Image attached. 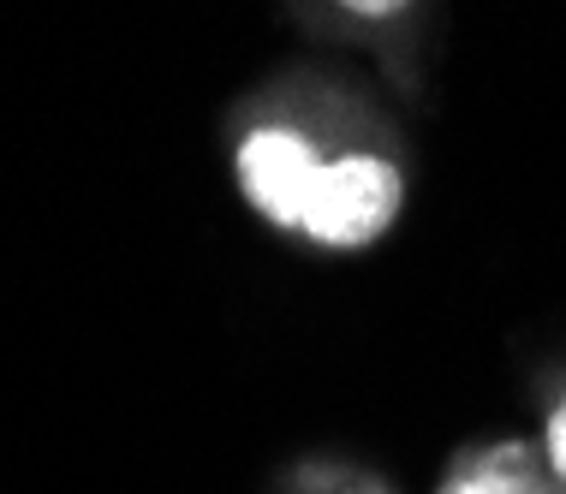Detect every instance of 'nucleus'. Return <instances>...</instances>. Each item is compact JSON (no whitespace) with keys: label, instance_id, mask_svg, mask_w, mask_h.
I'll list each match as a JSON object with an SVG mask.
<instances>
[{"label":"nucleus","instance_id":"39448f33","mask_svg":"<svg viewBox=\"0 0 566 494\" xmlns=\"http://www.w3.org/2000/svg\"><path fill=\"white\" fill-rule=\"evenodd\" d=\"M548 465H555V476L566 483V406L548 417Z\"/></svg>","mask_w":566,"mask_h":494},{"label":"nucleus","instance_id":"20e7f679","mask_svg":"<svg viewBox=\"0 0 566 494\" xmlns=\"http://www.w3.org/2000/svg\"><path fill=\"white\" fill-rule=\"evenodd\" d=\"M334 7L352 12V19H364V24H388V19H400L411 0H334Z\"/></svg>","mask_w":566,"mask_h":494},{"label":"nucleus","instance_id":"7ed1b4c3","mask_svg":"<svg viewBox=\"0 0 566 494\" xmlns=\"http://www.w3.org/2000/svg\"><path fill=\"white\" fill-rule=\"evenodd\" d=\"M441 494H543L537 476H531V459L525 453H483L471 465H459Z\"/></svg>","mask_w":566,"mask_h":494},{"label":"nucleus","instance_id":"f257e3e1","mask_svg":"<svg viewBox=\"0 0 566 494\" xmlns=\"http://www.w3.org/2000/svg\"><path fill=\"white\" fill-rule=\"evenodd\" d=\"M406 214V167L381 149H340L323 161L298 239L323 251H370Z\"/></svg>","mask_w":566,"mask_h":494},{"label":"nucleus","instance_id":"f03ea898","mask_svg":"<svg viewBox=\"0 0 566 494\" xmlns=\"http://www.w3.org/2000/svg\"><path fill=\"white\" fill-rule=\"evenodd\" d=\"M323 161L328 156L298 126H251L233 149V179L239 197L274 233H298L304 209L316 197V179H323Z\"/></svg>","mask_w":566,"mask_h":494}]
</instances>
